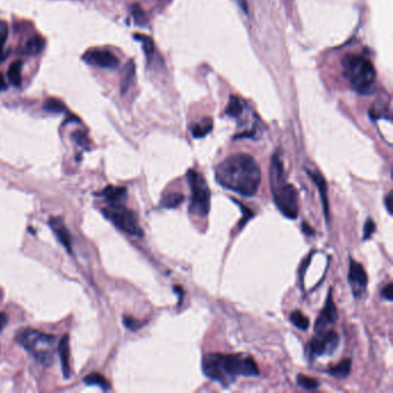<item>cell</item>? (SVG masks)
Instances as JSON below:
<instances>
[{
	"instance_id": "23",
	"label": "cell",
	"mask_w": 393,
	"mask_h": 393,
	"mask_svg": "<svg viewBox=\"0 0 393 393\" xmlns=\"http://www.w3.org/2000/svg\"><path fill=\"white\" fill-rule=\"evenodd\" d=\"M83 382H85L87 385H97L99 386L100 388H103L104 391H108L110 388V384L109 382L105 379L103 376H101L100 374H90L88 375V376L83 379Z\"/></svg>"
},
{
	"instance_id": "33",
	"label": "cell",
	"mask_w": 393,
	"mask_h": 393,
	"mask_svg": "<svg viewBox=\"0 0 393 393\" xmlns=\"http://www.w3.org/2000/svg\"><path fill=\"white\" fill-rule=\"evenodd\" d=\"M382 297L384 299L388 300V301H392L393 300V284L392 282H390V284H387L385 287H384L383 291H382Z\"/></svg>"
},
{
	"instance_id": "6",
	"label": "cell",
	"mask_w": 393,
	"mask_h": 393,
	"mask_svg": "<svg viewBox=\"0 0 393 393\" xmlns=\"http://www.w3.org/2000/svg\"><path fill=\"white\" fill-rule=\"evenodd\" d=\"M189 187L192 189V201L189 213L200 217H205L210 210V189L202 174L189 170L187 173Z\"/></svg>"
},
{
	"instance_id": "19",
	"label": "cell",
	"mask_w": 393,
	"mask_h": 393,
	"mask_svg": "<svg viewBox=\"0 0 393 393\" xmlns=\"http://www.w3.org/2000/svg\"><path fill=\"white\" fill-rule=\"evenodd\" d=\"M351 369H352V361L351 359H347L342 361L337 365L332 366V368H330L328 370V373L331 375V376H333L335 378H345L350 375Z\"/></svg>"
},
{
	"instance_id": "1",
	"label": "cell",
	"mask_w": 393,
	"mask_h": 393,
	"mask_svg": "<svg viewBox=\"0 0 393 393\" xmlns=\"http://www.w3.org/2000/svg\"><path fill=\"white\" fill-rule=\"evenodd\" d=\"M260 169L254 157L247 153L232 154L216 169V179L228 191L242 196H253L260 185Z\"/></svg>"
},
{
	"instance_id": "11",
	"label": "cell",
	"mask_w": 393,
	"mask_h": 393,
	"mask_svg": "<svg viewBox=\"0 0 393 393\" xmlns=\"http://www.w3.org/2000/svg\"><path fill=\"white\" fill-rule=\"evenodd\" d=\"M348 279H350L355 295H360L363 292L366 287V284H368V276H366L363 267H362L359 262H355V260L353 259L351 260Z\"/></svg>"
},
{
	"instance_id": "9",
	"label": "cell",
	"mask_w": 393,
	"mask_h": 393,
	"mask_svg": "<svg viewBox=\"0 0 393 393\" xmlns=\"http://www.w3.org/2000/svg\"><path fill=\"white\" fill-rule=\"evenodd\" d=\"M82 59L87 64L97 66L100 68H117L119 66V60L116 56L108 50H101V48H92L87 51L83 55Z\"/></svg>"
},
{
	"instance_id": "30",
	"label": "cell",
	"mask_w": 393,
	"mask_h": 393,
	"mask_svg": "<svg viewBox=\"0 0 393 393\" xmlns=\"http://www.w3.org/2000/svg\"><path fill=\"white\" fill-rule=\"evenodd\" d=\"M8 36V25L5 21L0 20V50H3Z\"/></svg>"
},
{
	"instance_id": "15",
	"label": "cell",
	"mask_w": 393,
	"mask_h": 393,
	"mask_svg": "<svg viewBox=\"0 0 393 393\" xmlns=\"http://www.w3.org/2000/svg\"><path fill=\"white\" fill-rule=\"evenodd\" d=\"M135 75V64L133 60L128 61L122 72L121 81H120V90L122 94H126V91L129 89L132 82L134 80Z\"/></svg>"
},
{
	"instance_id": "5",
	"label": "cell",
	"mask_w": 393,
	"mask_h": 393,
	"mask_svg": "<svg viewBox=\"0 0 393 393\" xmlns=\"http://www.w3.org/2000/svg\"><path fill=\"white\" fill-rule=\"evenodd\" d=\"M344 75L353 89L359 94L372 90L376 81V70L372 61L362 56L346 55L343 58Z\"/></svg>"
},
{
	"instance_id": "10",
	"label": "cell",
	"mask_w": 393,
	"mask_h": 393,
	"mask_svg": "<svg viewBox=\"0 0 393 393\" xmlns=\"http://www.w3.org/2000/svg\"><path fill=\"white\" fill-rule=\"evenodd\" d=\"M338 319V312H337V308H335L333 300H332V293L328 294V299H326V303L325 307L323 308V310L320 313L319 319L316 321L315 324V329L317 332H322V331H325L326 329L334 324V322Z\"/></svg>"
},
{
	"instance_id": "38",
	"label": "cell",
	"mask_w": 393,
	"mask_h": 393,
	"mask_svg": "<svg viewBox=\"0 0 393 393\" xmlns=\"http://www.w3.org/2000/svg\"><path fill=\"white\" fill-rule=\"evenodd\" d=\"M4 59V54H3V50H0V63H2Z\"/></svg>"
},
{
	"instance_id": "16",
	"label": "cell",
	"mask_w": 393,
	"mask_h": 393,
	"mask_svg": "<svg viewBox=\"0 0 393 393\" xmlns=\"http://www.w3.org/2000/svg\"><path fill=\"white\" fill-rule=\"evenodd\" d=\"M45 39L41 36H34L28 39V42L24 45V54L30 56H36L44 50L45 47Z\"/></svg>"
},
{
	"instance_id": "12",
	"label": "cell",
	"mask_w": 393,
	"mask_h": 393,
	"mask_svg": "<svg viewBox=\"0 0 393 393\" xmlns=\"http://www.w3.org/2000/svg\"><path fill=\"white\" fill-rule=\"evenodd\" d=\"M48 224H50L52 231L55 232L58 240L69 253H72V238H70V233L66 227L64 220L60 217H52Z\"/></svg>"
},
{
	"instance_id": "2",
	"label": "cell",
	"mask_w": 393,
	"mask_h": 393,
	"mask_svg": "<svg viewBox=\"0 0 393 393\" xmlns=\"http://www.w3.org/2000/svg\"><path fill=\"white\" fill-rule=\"evenodd\" d=\"M202 369L211 381L227 385L237 376L254 377L259 374L253 357L241 354H218L211 353L203 357Z\"/></svg>"
},
{
	"instance_id": "28",
	"label": "cell",
	"mask_w": 393,
	"mask_h": 393,
	"mask_svg": "<svg viewBox=\"0 0 393 393\" xmlns=\"http://www.w3.org/2000/svg\"><path fill=\"white\" fill-rule=\"evenodd\" d=\"M297 382L300 386L306 388V390H315L320 386V383L315 378L306 376V375H299L297 377Z\"/></svg>"
},
{
	"instance_id": "21",
	"label": "cell",
	"mask_w": 393,
	"mask_h": 393,
	"mask_svg": "<svg viewBox=\"0 0 393 393\" xmlns=\"http://www.w3.org/2000/svg\"><path fill=\"white\" fill-rule=\"evenodd\" d=\"M21 68L22 63L21 61H14L8 68V78H10L11 83L14 87H20L22 82V75H21Z\"/></svg>"
},
{
	"instance_id": "17",
	"label": "cell",
	"mask_w": 393,
	"mask_h": 393,
	"mask_svg": "<svg viewBox=\"0 0 393 393\" xmlns=\"http://www.w3.org/2000/svg\"><path fill=\"white\" fill-rule=\"evenodd\" d=\"M211 130H213V120L209 118L203 119L200 122L194 123L192 126V134L196 139L204 138Z\"/></svg>"
},
{
	"instance_id": "4",
	"label": "cell",
	"mask_w": 393,
	"mask_h": 393,
	"mask_svg": "<svg viewBox=\"0 0 393 393\" xmlns=\"http://www.w3.org/2000/svg\"><path fill=\"white\" fill-rule=\"evenodd\" d=\"M16 342L41 364L50 366L54 363L59 345L56 335L43 333L34 329H24L16 335Z\"/></svg>"
},
{
	"instance_id": "27",
	"label": "cell",
	"mask_w": 393,
	"mask_h": 393,
	"mask_svg": "<svg viewBox=\"0 0 393 393\" xmlns=\"http://www.w3.org/2000/svg\"><path fill=\"white\" fill-rule=\"evenodd\" d=\"M132 15L134 17V21L136 24L142 25V27L143 25H147L148 16L145 14V12L142 10V7L138 5V4H135V5L132 6Z\"/></svg>"
},
{
	"instance_id": "18",
	"label": "cell",
	"mask_w": 393,
	"mask_h": 393,
	"mask_svg": "<svg viewBox=\"0 0 393 393\" xmlns=\"http://www.w3.org/2000/svg\"><path fill=\"white\" fill-rule=\"evenodd\" d=\"M101 195L107 198L111 204H113V203H120V201L126 196V188L110 186L101 192Z\"/></svg>"
},
{
	"instance_id": "34",
	"label": "cell",
	"mask_w": 393,
	"mask_h": 393,
	"mask_svg": "<svg viewBox=\"0 0 393 393\" xmlns=\"http://www.w3.org/2000/svg\"><path fill=\"white\" fill-rule=\"evenodd\" d=\"M384 202H385V206H386V210L388 211V214L392 215V202H393V200H392V192H390V193L387 194V196L385 197V201H384Z\"/></svg>"
},
{
	"instance_id": "7",
	"label": "cell",
	"mask_w": 393,
	"mask_h": 393,
	"mask_svg": "<svg viewBox=\"0 0 393 393\" xmlns=\"http://www.w3.org/2000/svg\"><path fill=\"white\" fill-rule=\"evenodd\" d=\"M105 217L111 220L118 228L122 229L123 232L135 237H142V228L138 222L135 214L129 209H127L121 203H113L103 210Z\"/></svg>"
},
{
	"instance_id": "22",
	"label": "cell",
	"mask_w": 393,
	"mask_h": 393,
	"mask_svg": "<svg viewBox=\"0 0 393 393\" xmlns=\"http://www.w3.org/2000/svg\"><path fill=\"white\" fill-rule=\"evenodd\" d=\"M244 112V104L242 101L235 96H232L229 98V103L226 108V114L232 118L240 117Z\"/></svg>"
},
{
	"instance_id": "26",
	"label": "cell",
	"mask_w": 393,
	"mask_h": 393,
	"mask_svg": "<svg viewBox=\"0 0 393 393\" xmlns=\"http://www.w3.org/2000/svg\"><path fill=\"white\" fill-rule=\"evenodd\" d=\"M43 109L46 112L51 113H61L65 111V105L61 100L57 98H48L45 100V103L43 105Z\"/></svg>"
},
{
	"instance_id": "13",
	"label": "cell",
	"mask_w": 393,
	"mask_h": 393,
	"mask_svg": "<svg viewBox=\"0 0 393 393\" xmlns=\"http://www.w3.org/2000/svg\"><path fill=\"white\" fill-rule=\"evenodd\" d=\"M58 353L60 355L61 368L65 378H68L70 375V365H69V339L68 335H65L59 342L58 345Z\"/></svg>"
},
{
	"instance_id": "37",
	"label": "cell",
	"mask_w": 393,
	"mask_h": 393,
	"mask_svg": "<svg viewBox=\"0 0 393 393\" xmlns=\"http://www.w3.org/2000/svg\"><path fill=\"white\" fill-rule=\"evenodd\" d=\"M302 226H303V227H302L303 232L306 233L307 235H310V234H313V233H315V232H313V229H312L310 226H308V225H307L306 223H303Z\"/></svg>"
},
{
	"instance_id": "35",
	"label": "cell",
	"mask_w": 393,
	"mask_h": 393,
	"mask_svg": "<svg viewBox=\"0 0 393 393\" xmlns=\"http://www.w3.org/2000/svg\"><path fill=\"white\" fill-rule=\"evenodd\" d=\"M7 324V316L5 313L0 312V331L4 329V326Z\"/></svg>"
},
{
	"instance_id": "36",
	"label": "cell",
	"mask_w": 393,
	"mask_h": 393,
	"mask_svg": "<svg viewBox=\"0 0 393 393\" xmlns=\"http://www.w3.org/2000/svg\"><path fill=\"white\" fill-rule=\"evenodd\" d=\"M7 89V83L4 75L0 73V90H6Z\"/></svg>"
},
{
	"instance_id": "14",
	"label": "cell",
	"mask_w": 393,
	"mask_h": 393,
	"mask_svg": "<svg viewBox=\"0 0 393 393\" xmlns=\"http://www.w3.org/2000/svg\"><path fill=\"white\" fill-rule=\"evenodd\" d=\"M308 174L311 176L313 182L317 185V187L320 189L321 196H322V201H323V206H324V211H325V216L329 217V205H328V197H326V189H328V186H326V182L323 176H322L321 173L319 172H312V171H308Z\"/></svg>"
},
{
	"instance_id": "29",
	"label": "cell",
	"mask_w": 393,
	"mask_h": 393,
	"mask_svg": "<svg viewBox=\"0 0 393 393\" xmlns=\"http://www.w3.org/2000/svg\"><path fill=\"white\" fill-rule=\"evenodd\" d=\"M123 324H125L127 329H129L132 331H136V330H139L144 323L143 322H140L139 320L133 319V317L125 316L123 317Z\"/></svg>"
},
{
	"instance_id": "25",
	"label": "cell",
	"mask_w": 393,
	"mask_h": 393,
	"mask_svg": "<svg viewBox=\"0 0 393 393\" xmlns=\"http://www.w3.org/2000/svg\"><path fill=\"white\" fill-rule=\"evenodd\" d=\"M134 37H135L136 41H139V42H141V44H142L143 50H144L145 55H147L148 58H151L153 52H154V44L152 42V39L150 38L149 36H145V35H141V34L134 35Z\"/></svg>"
},
{
	"instance_id": "32",
	"label": "cell",
	"mask_w": 393,
	"mask_h": 393,
	"mask_svg": "<svg viewBox=\"0 0 393 393\" xmlns=\"http://www.w3.org/2000/svg\"><path fill=\"white\" fill-rule=\"evenodd\" d=\"M73 139L82 147H88V144H89V140H88L87 135L83 132H75L73 134Z\"/></svg>"
},
{
	"instance_id": "31",
	"label": "cell",
	"mask_w": 393,
	"mask_h": 393,
	"mask_svg": "<svg viewBox=\"0 0 393 393\" xmlns=\"http://www.w3.org/2000/svg\"><path fill=\"white\" fill-rule=\"evenodd\" d=\"M375 229H376V225H375V223L373 222V219H368L366 220V223L364 224V233H363V239H369L370 237H372V234L375 232Z\"/></svg>"
},
{
	"instance_id": "20",
	"label": "cell",
	"mask_w": 393,
	"mask_h": 393,
	"mask_svg": "<svg viewBox=\"0 0 393 393\" xmlns=\"http://www.w3.org/2000/svg\"><path fill=\"white\" fill-rule=\"evenodd\" d=\"M185 196L181 193H170L163 197L161 205L166 209H174L184 202Z\"/></svg>"
},
{
	"instance_id": "8",
	"label": "cell",
	"mask_w": 393,
	"mask_h": 393,
	"mask_svg": "<svg viewBox=\"0 0 393 393\" xmlns=\"http://www.w3.org/2000/svg\"><path fill=\"white\" fill-rule=\"evenodd\" d=\"M319 333L307 346V354L310 359L332 354L339 345V335L335 331L325 330Z\"/></svg>"
},
{
	"instance_id": "24",
	"label": "cell",
	"mask_w": 393,
	"mask_h": 393,
	"mask_svg": "<svg viewBox=\"0 0 393 393\" xmlns=\"http://www.w3.org/2000/svg\"><path fill=\"white\" fill-rule=\"evenodd\" d=\"M290 320L292 323L300 330H307L309 328V320L307 316H304L301 311L295 310L291 313Z\"/></svg>"
},
{
	"instance_id": "3",
	"label": "cell",
	"mask_w": 393,
	"mask_h": 393,
	"mask_svg": "<svg viewBox=\"0 0 393 393\" xmlns=\"http://www.w3.org/2000/svg\"><path fill=\"white\" fill-rule=\"evenodd\" d=\"M270 180L273 201L277 207L287 218L295 219L299 215V194L297 188L286 181L284 166L278 153L272 156Z\"/></svg>"
}]
</instances>
